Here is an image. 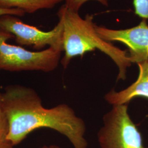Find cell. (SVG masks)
<instances>
[{"label":"cell","instance_id":"8","mask_svg":"<svg viewBox=\"0 0 148 148\" xmlns=\"http://www.w3.org/2000/svg\"><path fill=\"white\" fill-rule=\"evenodd\" d=\"M65 0H0V8H16L25 13H34L44 9H51Z\"/></svg>","mask_w":148,"mask_h":148},{"label":"cell","instance_id":"11","mask_svg":"<svg viewBox=\"0 0 148 148\" xmlns=\"http://www.w3.org/2000/svg\"><path fill=\"white\" fill-rule=\"evenodd\" d=\"M90 1H96L103 5H108V0H65V3L64 5L70 10L79 12L82 5Z\"/></svg>","mask_w":148,"mask_h":148},{"label":"cell","instance_id":"4","mask_svg":"<svg viewBox=\"0 0 148 148\" xmlns=\"http://www.w3.org/2000/svg\"><path fill=\"white\" fill-rule=\"evenodd\" d=\"M97 139L101 148H148L128 114L127 104L112 106L106 113Z\"/></svg>","mask_w":148,"mask_h":148},{"label":"cell","instance_id":"12","mask_svg":"<svg viewBox=\"0 0 148 148\" xmlns=\"http://www.w3.org/2000/svg\"><path fill=\"white\" fill-rule=\"evenodd\" d=\"M5 14H10L13 16H17L19 17H21L25 14V12L23 10L16 8L5 9L0 8V16Z\"/></svg>","mask_w":148,"mask_h":148},{"label":"cell","instance_id":"9","mask_svg":"<svg viewBox=\"0 0 148 148\" xmlns=\"http://www.w3.org/2000/svg\"><path fill=\"white\" fill-rule=\"evenodd\" d=\"M10 123L2 106L0 93V148H13L14 145L8 139Z\"/></svg>","mask_w":148,"mask_h":148},{"label":"cell","instance_id":"13","mask_svg":"<svg viewBox=\"0 0 148 148\" xmlns=\"http://www.w3.org/2000/svg\"><path fill=\"white\" fill-rule=\"evenodd\" d=\"M40 148H61L60 147H59L57 145H45L42 147Z\"/></svg>","mask_w":148,"mask_h":148},{"label":"cell","instance_id":"3","mask_svg":"<svg viewBox=\"0 0 148 148\" xmlns=\"http://www.w3.org/2000/svg\"><path fill=\"white\" fill-rule=\"evenodd\" d=\"M15 38L0 28V70L11 72L41 71L51 72L56 69L62 51L49 47L40 51H30L7 41Z\"/></svg>","mask_w":148,"mask_h":148},{"label":"cell","instance_id":"1","mask_svg":"<svg viewBox=\"0 0 148 148\" xmlns=\"http://www.w3.org/2000/svg\"><path fill=\"white\" fill-rule=\"evenodd\" d=\"M1 94L10 123L8 139L14 146L33 131L47 128L65 136L74 148H87L85 122L68 105L46 108L35 90L21 85L8 86Z\"/></svg>","mask_w":148,"mask_h":148},{"label":"cell","instance_id":"7","mask_svg":"<svg viewBox=\"0 0 148 148\" xmlns=\"http://www.w3.org/2000/svg\"><path fill=\"white\" fill-rule=\"evenodd\" d=\"M139 73L137 79L127 88L116 92L112 90L106 94V101L112 106L127 104L136 97L148 98V60L138 64Z\"/></svg>","mask_w":148,"mask_h":148},{"label":"cell","instance_id":"10","mask_svg":"<svg viewBox=\"0 0 148 148\" xmlns=\"http://www.w3.org/2000/svg\"><path fill=\"white\" fill-rule=\"evenodd\" d=\"M135 14L142 19L148 21V0H133Z\"/></svg>","mask_w":148,"mask_h":148},{"label":"cell","instance_id":"6","mask_svg":"<svg viewBox=\"0 0 148 148\" xmlns=\"http://www.w3.org/2000/svg\"><path fill=\"white\" fill-rule=\"evenodd\" d=\"M97 34L107 42L117 41L128 48V57L132 63L148 60V25L142 19L136 27L126 29L114 30L95 25Z\"/></svg>","mask_w":148,"mask_h":148},{"label":"cell","instance_id":"5","mask_svg":"<svg viewBox=\"0 0 148 148\" xmlns=\"http://www.w3.org/2000/svg\"><path fill=\"white\" fill-rule=\"evenodd\" d=\"M19 16L5 14L0 16V28L13 35L16 43L20 46H32L37 50L47 46L63 51V24L59 19L52 30L43 32L37 27L24 23Z\"/></svg>","mask_w":148,"mask_h":148},{"label":"cell","instance_id":"2","mask_svg":"<svg viewBox=\"0 0 148 148\" xmlns=\"http://www.w3.org/2000/svg\"><path fill=\"white\" fill-rule=\"evenodd\" d=\"M57 14L63 24L64 55L60 63L64 69L74 57H82L85 53L97 49L116 64L119 70L117 81L126 79L127 68L132 64L128 54L126 51L122 50L99 37L95 31L93 16L88 14L82 18L79 12L70 10L65 5L60 8Z\"/></svg>","mask_w":148,"mask_h":148}]
</instances>
